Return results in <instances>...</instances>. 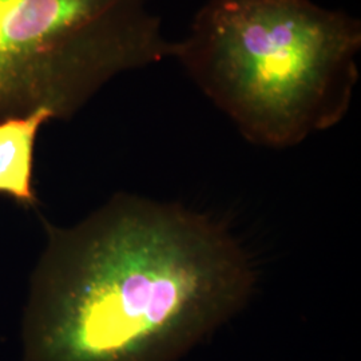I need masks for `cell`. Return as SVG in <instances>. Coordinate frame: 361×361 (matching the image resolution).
Masks as SVG:
<instances>
[{"label":"cell","instance_id":"obj_1","mask_svg":"<svg viewBox=\"0 0 361 361\" xmlns=\"http://www.w3.org/2000/svg\"><path fill=\"white\" fill-rule=\"evenodd\" d=\"M27 297L31 361H155L249 302L252 258L205 214L116 194L47 225Z\"/></svg>","mask_w":361,"mask_h":361},{"label":"cell","instance_id":"obj_2","mask_svg":"<svg viewBox=\"0 0 361 361\" xmlns=\"http://www.w3.org/2000/svg\"><path fill=\"white\" fill-rule=\"evenodd\" d=\"M360 22L312 0H205L174 58L249 142L336 126L357 83Z\"/></svg>","mask_w":361,"mask_h":361},{"label":"cell","instance_id":"obj_3","mask_svg":"<svg viewBox=\"0 0 361 361\" xmlns=\"http://www.w3.org/2000/svg\"><path fill=\"white\" fill-rule=\"evenodd\" d=\"M176 49L145 0H0V121L42 109L68 121Z\"/></svg>","mask_w":361,"mask_h":361},{"label":"cell","instance_id":"obj_4","mask_svg":"<svg viewBox=\"0 0 361 361\" xmlns=\"http://www.w3.org/2000/svg\"><path fill=\"white\" fill-rule=\"evenodd\" d=\"M52 119L51 113L42 109L0 121V195L28 207L35 205V143L40 128Z\"/></svg>","mask_w":361,"mask_h":361}]
</instances>
